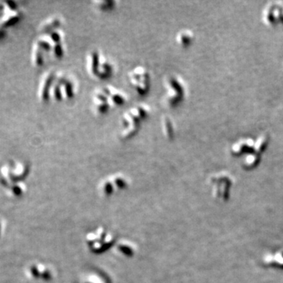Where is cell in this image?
<instances>
[{"label": "cell", "instance_id": "6da1fadb", "mask_svg": "<svg viewBox=\"0 0 283 283\" xmlns=\"http://www.w3.org/2000/svg\"><path fill=\"white\" fill-rule=\"evenodd\" d=\"M66 53V34L63 29L42 33L37 37L32 46V65L35 68H41L45 66L47 60L62 59Z\"/></svg>", "mask_w": 283, "mask_h": 283}, {"label": "cell", "instance_id": "7a4b0ae2", "mask_svg": "<svg viewBox=\"0 0 283 283\" xmlns=\"http://www.w3.org/2000/svg\"><path fill=\"white\" fill-rule=\"evenodd\" d=\"M127 95L118 87L106 85L96 88L91 95V109L95 115L102 116L124 106Z\"/></svg>", "mask_w": 283, "mask_h": 283}, {"label": "cell", "instance_id": "3957f363", "mask_svg": "<svg viewBox=\"0 0 283 283\" xmlns=\"http://www.w3.org/2000/svg\"><path fill=\"white\" fill-rule=\"evenodd\" d=\"M151 114L150 106L139 103L127 109L123 113L119 120L118 135L123 141H127L139 132L143 123L147 121Z\"/></svg>", "mask_w": 283, "mask_h": 283}, {"label": "cell", "instance_id": "277c9868", "mask_svg": "<svg viewBox=\"0 0 283 283\" xmlns=\"http://www.w3.org/2000/svg\"><path fill=\"white\" fill-rule=\"evenodd\" d=\"M79 89V81L73 74L63 70H53L49 92L50 102L72 100L77 95Z\"/></svg>", "mask_w": 283, "mask_h": 283}, {"label": "cell", "instance_id": "5b68a950", "mask_svg": "<svg viewBox=\"0 0 283 283\" xmlns=\"http://www.w3.org/2000/svg\"><path fill=\"white\" fill-rule=\"evenodd\" d=\"M86 70L88 76L97 81H106L115 74L114 62L99 50H92L86 57Z\"/></svg>", "mask_w": 283, "mask_h": 283}, {"label": "cell", "instance_id": "8992f818", "mask_svg": "<svg viewBox=\"0 0 283 283\" xmlns=\"http://www.w3.org/2000/svg\"><path fill=\"white\" fill-rule=\"evenodd\" d=\"M116 241L114 233L102 226L87 232L84 238L85 247L90 253L94 255L103 254L113 248Z\"/></svg>", "mask_w": 283, "mask_h": 283}, {"label": "cell", "instance_id": "52a82bcc", "mask_svg": "<svg viewBox=\"0 0 283 283\" xmlns=\"http://www.w3.org/2000/svg\"><path fill=\"white\" fill-rule=\"evenodd\" d=\"M131 184V179L127 175L116 172L107 175L99 182L98 192L102 197L110 198L127 190Z\"/></svg>", "mask_w": 283, "mask_h": 283}, {"label": "cell", "instance_id": "ba28073f", "mask_svg": "<svg viewBox=\"0 0 283 283\" xmlns=\"http://www.w3.org/2000/svg\"><path fill=\"white\" fill-rule=\"evenodd\" d=\"M164 85L165 92L162 97V103L169 109L176 108L186 96L184 81L179 76L171 74L165 78Z\"/></svg>", "mask_w": 283, "mask_h": 283}, {"label": "cell", "instance_id": "9c48e42d", "mask_svg": "<svg viewBox=\"0 0 283 283\" xmlns=\"http://www.w3.org/2000/svg\"><path fill=\"white\" fill-rule=\"evenodd\" d=\"M127 82L136 95L144 97L149 94L152 87V76L146 66H137L132 68L127 75Z\"/></svg>", "mask_w": 283, "mask_h": 283}, {"label": "cell", "instance_id": "30bf717a", "mask_svg": "<svg viewBox=\"0 0 283 283\" xmlns=\"http://www.w3.org/2000/svg\"><path fill=\"white\" fill-rule=\"evenodd\" d=\"M25 275L32 281H51L56 278L57 271L54 266L44 262L30 263L25 269Z\"/></svg>", "mask_w": 283, "mask_h": 283}, {"label": "cell", "instance_id": "8fae6325", "mask_svg": "<svg viewBox=\"0 0 283 283\" xmlns=\"http://www.w3.org/2000/svg\"><path fill=\"white\" fill-rule=\"evenodd\" d=\"M211 183L213 185L212 188V195L216 199L221 200H227L229 197V190L232 184L230 175L227 174L222 175L218 174L215 175L210 180Z\"/></svg>", "mask_w": 283, "mask_h": 283}, {"label": "cell", "instance_id": "7c38bea8", "mask_svg": "<svg viewBox=\"0 0 283 283\" xmlns=\"http://www.w3.org/2000/svg\"><path fill=\"white\" fill-rule=\"evenodd\" d=\"M23 18L22 11L14 2H6L3 5V13L0 17V25L5 29L14 26Z\"/></svg>", "mask_w": 283, "mask_h": 283}, {"label": "cell", "instance_id": "4fadbf2b", "mask_svg": "<svg viewBox=\"0 0 283 283\" xmlns=\"http://www.w3.org/2000/svg\"><path fill=\"white\" fill-rule=\"evenodd\" d=\"M113 254L119 258L132 259L137 254L139 247L132 240L128 238H121L116 240L113 247Z\"/></svg>", "mask_w": 283, "mask_h": 283}, {"label": "cell", "instance_id": "5bb4252c", "mask_svg": "<svg viewBox=\"0 0 283 283\" xmlns=\"http://www.w3.org/2000/svg\"><path fill=\"white\" fill-rule=\"evenodd\" d=\"M77 283H112L106 272L100 269L92 268L82 272L77 278Z\"/></svg>", "mask_w": 283, "mask_h": 283}, {"label": "cell", "instance_id": "9a60e30c", "mask_svg": "<svg viewBox=\"0 0 283 283\" xmlns=\"http://www.w3.org/2000/svg\"><path fill=\"white\" fill-rule=\"evenodd\" d=\"M63 25L64 19L62 16L58 14H54L43 20V21L39 25V31L41 34L51 32L58 29H62Z\"/></svg>", "mask_w": 283, "mask_h": 283}, {"label": "cell", "instance_id": "2e32d148", "mask_svg": "<svg viewBox=\"0 0 283 283\" xmlns=\"http://www.w3.org/2000/svg\"><path fill=\"white\" fill-rule=\"evenodd\" d=\"M10 163V169L11 175L14 182L24 181V179L27 177L30 172V165L27 162L13 161Z\"/></svg>", "mask_w": 283, "mask_h": 283}, {"label": "cell", "instance_id": "e0dca14e", "mask_svg": "<svg viewBox=\"0 0 283 283\" xmlns=\"http://www.w3.org/2000/svg\"><path fill=\"white\" fill-rule=\"evenodd\" d=\"M27 190L28 187L24 181L14 182L10 187L6 188V194L12 199H18L25 195Z\"/></svg>", "mask_w": 283, "mask_h": 283}, {"label": "cell", "instance_id": "ac0fdd59", "mask_svg": "<svg viewBox=\"0 0 283 283\" xmlns=\"http://www.w3.org/2000/svg\"><path fill=\"white\" fill-rule=\"evenodd\" d=\"M14 183V181L11 175L10 163H5L0 167V184L6 188Z\"/></svg>", "mask_w": 283, "mask_h": 283}, {"label": "cell", "instance_id": "d6986e66", "mask_svg": "<svg viewBox=\"0 0 283 283\" xmlns=\"http://www.w3.org/2000/svg\"><path fill=\"white\" fill-rule=\"evenodd\" d=\"M194 40V33L188 29H183L179 31L175 36V41L179 46L187 47L192 43Z\"/></svg>", "mask_w": 283, "mask_h": 283}, {"label": "cell", "instance_id": "ffe728a7", "mask_svg": "<svg viewBox=\"0 0 283 283\" xmlns=\"http://www.w3.org/2000/svg\"><path fill=\"white\" fill-rule=\"evenodd\" d=\"M161 128L163 135L168 139L174 138L175 133V126L171 117L169 116H164L161 120Z\"/></svg>", "mask_w": 283, "mask_h": 283}, {"label": "cell", "instance_id": "44dd1931", "mask_svg": "<svg viewBox=\"0 0 283 283\" xmlns=\"http://www.w3.org/2000/svg\"><path fill=\"white\" fill-rule=\"evenodd\" d=\"M94 6L96 8L98 11L101 12H109L112 11L117 6V2L116 1H111V0H107V1H95L93 2Z\"/></svg>", "mask_w": 283, "mask_h": 283}, {"label": "cell", "instance_id": "7402d4cb", "mask_svg": "<svg viewBox=\"0 0 283 283\" xmlns=\"http://www.w3.org/2000/svg\"><path fill=\"white\" fill-rule=\"evenodd\" d=\"M264 263L270 265H275L278 268H283V250L276 252L275 254L265 256Z\"/></svg>", "mask_w": 283, "mask_h": 283}, {"label": "cell", "instance_id": "603a6c76", "mask_svg": "<svg viewBox=\"0 0 283 283\" xmlns=\"http://www.w3.org/2000/svg\"><path fill=\"white\" fill-rule=\"evenodd\" d=\"M6 34H7L6 29H5V28L2 27V25H0V40L5 38L6 36Z\"/></svg>", "mask_w": 283, "mask_h": 283}, {"label": "cell", "instance_id": "cb8c5ba5", "mask_svg": "<svg viewBox=\"0 0 283 283\" xmlns=\"http://www.w3.org/2000/svg\"><path fill=\"white\" fill-rule=\"evenodd\" d=\"M3 229H4L3 222H2V220H0V239H1L2 234H3Z\"/></svg>", "mask_w": 283, "mask_h": 283}]
</instances>
